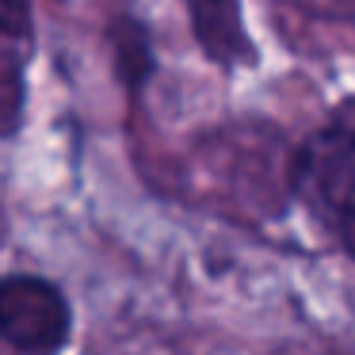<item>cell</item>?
<instances>
[{"mask_svg": "<svg viewBox=\"0 0 355 355\" xmlns=\"http://www.w3.org/2000/svg\"><path fill=\"white\" fill-rule=\"evenodd\" d=\"M291 184H294V195L355 256V130L352 126L317 130L294 153Z\"/></svg>", "mask_w": 355, "mask_h": 355, "instance_id": "obj_1", "label": "cell"}, {"mask_svg": "<svg viewBox=\"0 0 355 355\" xmlns=\"http://www.w3.org/2000/svg\"><path fill=\"white\" fill-rule=\"evenodd\" d=\"M0 340L24 355H54L69 340V302L50 279H0Z\"/></svg>", "mask_w": 355, "mask_h": 355, "instance_id": "obj_2", "label": "cell"}, {"mask_svg": "<svg viewBox=\"0 0 355 355\" xmlns=\"http://www.w3.org/2000/svg\"><path fill=\"white\" fill-rule=\"evenodd\" d=\"M31 50H35L31 0H0V138H12L24 123Z\"/></svg>", "mask_w": 355, "mask_h": 355, "instance_id": "obj_3", "label": "cell"}, {"mask_svg": "<svg viewBox=\"0 0 355 355\" xmlns=\"http://www.w3.org/2000/svg\"><path fill=\"white\" fill-rule=\"evenodd\" d=\"M195 39L218 65H248L252 62V39H248L241 0H187Z\"/></svg>", "mask_w": 355, "mask_h": 355, "instance_id": "obj_4", "label": "cell"}, {"mask_svg": "<svg viewBox=\"0 0 355 355\" xmlns=\"http://www.w3.org/2000/svg\"><path fill=\"white\" fill-rule=\"evenodd\" d=\"M111 54H115V73L126 88H141L153 73V46H149V27L130 16H119L107 27Z\"/></svg>", "mask_w": 355, "mask_h": 355, "instance_id": "obj_5", "label": "cell"}]
</instances>
